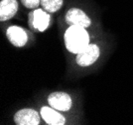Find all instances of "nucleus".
Listing matches in <instances>:
<instances>
[{
    "label": "nucleus",
    "instance_id": "obj_10",
    "mask_svg": "<svg viewBox=\"0 0 133 125\" xmlns=\"http://www.w3.org/2000/svg\"><path fill=\"white\" fill-rule=\"evenodd\" d=\"M44 10L51 13L59 11L63 6V0H41Z\"/></svg>",
    "mask_w": 133,
    "mask_h": 125
},
{
    "label": "nucleus",
    "instance_id": "obj_2",
    "mask_svg": "<svg viewBox=\"0 0 133 125\" xmlns=\"http://www.w3.org/2000/svg\"><path fill=\"white\" fill-rule=\"evenodd\" d=\"M100 50L96 44H89L77 54V63L79 66L87 67L94 64L99 57Z\"/></svg>",
    "mask_w": 133,
    "mask_h": 125
},
{
    "label": "nucleus",
    "instance_id": "obj_5",
    "mask_svg": "<svg viewBox=\"0 0 133 125\" xmlns=\"http://www.w3.org/2000/svg\"><path fill=\"white\" fill-rule=\"evenodd\" d=\"M14 122L17 125H39L40 115L31 108H24L14 115Z\"/></svg>",
    "mask_w": 133,
    "mask_h": 125
},
{
    "label": "nucleus",
    "instance_id": "obj_1",
    "mask_svg": "<svg viewBox=\"0 0 133 125\" xmlns=\"http://www.w3.org/2000/svg\"><path fill=\"white\" fill-rule=\"evenodd\" d=\"M89 44V36L85 28L70 26L65 33V45L72 53L78 54Z\"/></svg>",
    "mask_w": 133,
    "mask_h": 125
},
{
    "label": "nucleus",
    "instance_id": "obj_6",
    "mask_svg": "<svg viewBox=\"0 0 133 125\" xmlns=\"http://www.w3.org/2000/svg\"><path fill=\"white\" fill-rule=\"evenodd\" d=\"M7 38L12 45L16 47H22L27 43L28 35L26 31L19 26H10L6 30Z\"/></svg>",
    "mask_w": 133,
    "mask_h": 125
},
{
    "label": "nucleus",
    "instance_id": "obj_8",
    "mask_svg": "<svg viewBox=\"0 0 133 125\" xmlns=\"http://www.w3.org/2000/svg\"><path fill=\"white\" fill-rule=\"evenodd\" d=\"M18 2L17 0H2L0 3V20H9L17 13Z\"/></svg>",
    "mask_w": 133,
    "mask_h": 125
},
{
    "label": "nucleus",
    "instance_id": "obj_11",
    "mask_svg": "<svg viewBox=\"0 0 133 125\" xmlns=\"http://www.w3.org/2000/svg\"><path fill=\"white\" fill-rule=\"evenodd\" d=\"M21 1H22L23 5L29 9L37 8L39 4H41V0H21Z\"/></svg>",
    "mask_w": 133,
    "mask_h": 125
},
{
    "label": "nucleus",
    "instance_id": "obj_7",
    "mask_svg": "<svg viewBox=\"0 0 133 125\" xmlns=\"http://www.w3.org/2000/svg\"><path fill=\"white\" fill-rule=\"evenodd\" d=\"M41 116L43 119L50 125H64L66 123L65 117L60 114L57 109L53 107L44 106L41 109Z\"/></svg>",
    "mask_w": 133,
    "mask_h": 125
},
{
    "label": "nucleus",
    "instance_id": "obj_12",
    "mask_svg": "<svg viewBox=\"0 0 133 125\" xmlns=\"http://www.w3.org/2000/svg\"><path fill=\"white\" fill-rule=\"evenodd\" d=\"M33 21H34V12L32 11L29 13V21H28L29 26H30L31 28H33Z\"/></svg>",
    "mask_w": 133,
    "mask_h": 125
},
{
    "label": "nucleus",
    "instance_id": "obj_4",
    "mask_svg": "<svg viewBox=\"0 0 133 125\" xmlns=\"http://www.w3.org/2000/svg\"><path fill=\"white\" fill-rule=\"evenodd\" d=\"M66 21L70 26H78L83 28H88L90 25L89 17L81 9L72 8L66 14Z\"/></svg>",
    "mask_w": 133,
    "mask_h": 125
},
{
    "label": "nucleus",
    "instance_id": "obj_3",
    "mask_svg": "<svg viewBox=\"0 0 133 125\" xmlns=\"http://www.w3.org/2000/svg\"><path fill=\"white\" fill-rule=\"evenodd\" d=\"M51 107L59 111H68L72 107V98L66 92H53L48 97Z\"/></svg>",
    "mask_w": 133,
    "mask_h": 125
},
{
    "label": "nucleus",
    "instance_id": "obj_9",
    "mask_svg": "<svg viewBox=\"0 0 133 125\" xmlns=\"http://www.w3.org/2000/svg\"><path fill=\"white\" fill-rule=\"evenodd\" d=\"M34 12V21H33V29L38 30L40 32H43L49 27L50 24V15L47 13L46 10L42 9H36Z\"/></svg>",
    "mask_w": 133,
    "mask_h": 125
}]
</instances>
